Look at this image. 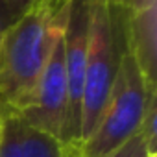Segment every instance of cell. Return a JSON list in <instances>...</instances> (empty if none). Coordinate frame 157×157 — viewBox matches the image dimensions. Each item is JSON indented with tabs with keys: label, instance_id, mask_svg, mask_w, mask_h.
<instances>
[{
	"label": "cell",
	"instance_id": "6da1fadb",
	"mask_svg": "<svg viewBox=\"0 0 157 157\" xmlns=\"http://www.w3.org/2000/svg\"><path fill=\"white\" fill-rule=\"evenodd\" d=\"M65 0H33L6 28L0 41V102L21 111L33 96L43 68L63 32Z\"/></svg>",
	"mask_w": 157,
	"mask_h": 157
},
{
	"label": "cell",
	"instance_id": "7a4b0ae2",
	"mask_svg": "<svg viewBox=\"0 0 157 157\" xmlns=\"http://www.w3.org/2000/svg\"><path fill=\"white\" fill-rule=\"evenodd\" d=\"M126 13L128 10L111 8L104 2H91L80 144L98 124L118 76L122 54L126 50Z\"/></svg>",
	"mask_w": 157,
	"mask_h": 157
},
{
	"label": "cell",
	"instance_id": "3957f363",
	"mask_svg": "<svg viewBox=\"0 0 157 157\" xmlns=\"http://www.w3.org/2000/svg\"><path fill=\"white\" fill-rule=\"evenodd\" d=\"M153 98H157V89L146 83L126 48L102 117L91 135L80 144L76 157H107L126 144L139 133L146 109Z\"/></svg>",
	"mask_w": 157,
	"mask_h": 157
},
{
	"label": "cell",
	"instance_id": "277c9868",
	"mask_svg": "<svg viewBox=\"0 0 157 157\" xmlns=\"http://www.w3.org/2000/svg\"><path fill=\"white\" fill-rule=\"evenodd\" d=\"M89 17L91 0H68V13L63 30V63L68 98V124L65 146L74 157L82 140V105L89 44Z\"/></svg>",
	"mask_w": 157,
	"mask_h": 157
},
{
	"label": "cell",
	"instance_id": "5b68a950",
	"mask_svg": "<svg viewBox=\"0 0 157 157\" xmlns=\"http://www.w3.org/2000/svg\"><path fill=\"white\" fill-rule=\"evenodd\" d=\"M19 115L30 126L59 139L65 144L68 124V98L63 63V32L54 43L30 104L22 107Z\"/></svg>",
	"mask_w": 157,
	"mask_h": 157
},
{
	"label": "cell",
	"instance_id": "8992f818",
	"mask_svg": "<svg viewBox=\"0 0 157 157\" xmlns=\"http://www.w3.org/2000/svg\"><path fill=\"white\" fill-rule=\"evenodd\" d=\"M0 157H74L56 137L30 126L19 111L2 104Z\"/></svg>",
	"mask_w": 157,
	"mask_h": 157
},
{
	"label": "cell",
	"instance_id": "52a82bcc",
	"mask_svg": "<svg viewBox=\"0 0 157 157\" xmlns=\"http://www.w3.org/2000/svg\"><path fill=\"white\" fill-rule=\"evenodd\" d=\"M126 48L148 85L157 89V4L128 11L124 22Z\"/></svg>",
	"mask_w": 157,
	"mask_h": 157
},
{
	"label": "cell",
	"instance_id": "ba28073f",
	"mask_svg": "<svg viewBox=\"0 0 157 157\" xmlns=\"http://www.w3.org/2000/svg\"><path fill=\"white\" fill-rule=\"evenodd\" d=\"M151 151L148 148V142L144 140L140 133H137L135 137H131L126 144H122L118 150H115L107 157H148Z\"/></svg>",
	"mask_w": 157,
	"mask_h": 157
},
{
	"label": "cell",
	"instance_id": "9c48e42d",
	"mask_svg": "<svg viewBox=\"0 0 157 157\" xmlns=\"http://www.w3.org/2000/svg\"><path fill=\"white\" fill-rule=\"evenodd\" d=\"M32 2H33V0H4V6H6L8 13L15 19V17H19Z\"/></svg>",
	"mask_w": 157,
	"mask_h": 157
},
{
	"label": "cell",
	"instance_id": "30bf717a",
	"mask_svg": "<svg viewBox=\"0 0 157 157\" xmlns=\"http://www.w3.org/2000/svg\"><path fill=\"white\" fill-rule=\"evenodd\" d=\"M68 2V0H65ZM91 2H104L111 8H118V10H128L129 11V0H91Z\"/></svg>",
	"mask_w": 157,
	"mask_h": 157
},
{
	"label": "cell",
	"instance_id": "8fae6325",
	"mask_svg": "<svg viewBox=\"0 0 157 157\" xmlns=\"http://www.w3.org/2000/svg\"><path fill=\"white\" fill-rule=\"evenodd\" d=\"M153 4H157V0H129V11H139Z\"/></svg>",
	"mask_w": 157,
	"mask_h": 157
},
{
	"label": "cell",
	"instance_id": "7c38bea8",
	"mask_svg": "<svg viewBox=\"0 0 157 157\" xmlns=\"http://www.w3.org/2000/svg\"><path fill=\"white\" fill-rule=\"evenodd\" d=\"M11 21H13V17L6 10H0V41H2V35H4V32H6V28L10 26Z\"/></svg>",
	"mask_w": 157,
	"mask_h": 157
},
{
	"label": "cell",
	"instance_id": "4fadbf2b",
	"mask_svg": "<svg viewBox=\"0 0 157 157\" xmlns=\"http://www.w3.org/2000/svg\"><path fill=\"white\" fill-rule=\"evenodd\" d=\"M0 10H6V6H4V0H0ZM8 11V10H6Z\"/></svg>",
	"mask_w": 157,
	"mask_h": 157
},
{
	"label": "cell",
	"instance_id": "5bb4252c",
	"mask_svg": "<svg viewBox=\"0 0 157 157\" xmlns=\"http://www.w3.org/2000/svg\"><path fill=\"white\" fill-rule=\"evenodd\" d=\"M0 122H2V102H0Z\"/></svg>",
	"mask_w": 157,
	"mask_h": 157
},
{
	"label": "cell",
	"instance_id": "9a60e30c",
	"mask_svg": "<svg viewBox=\"0 0 157 157\" xmlns=\"http://www.w3.org/2000/svg\"><path fill=\"white\" fill-rule=\"evenodd\" d=\"M148 157H157V153H150V155H148Z\"/></svg>",
	"mask_w": 157,
	"mask_h": 157
}]
</instances>
